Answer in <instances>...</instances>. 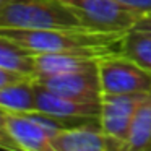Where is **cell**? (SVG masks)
Masks as SVG:
<instances>
[{"mask_svg":"<svg viewBox=\"0 0 151 151\" xmlns=\"http://www.w3.org/2000/svg\"><path fill=\"white\" fill-rule=\"evenodd\" d=\"M125 33L93 29H20L0 28V36H7L36 54H85L104 57L119 54V44Z\"/></svg>","mask_w":151,"mask_h":151,"instance_id":"obj_1","label":"cell"},{"mask_svg":"<svg viewBox=\"0 0 151 151\" xmlns=\"http://www.w3.org/2000/svg\"><path fill=\"white\" fill-rule=\"evenodd\" d=\"M0 28L88 29L62 0H0Z\"/></svg>","mask_w":151,"mask_h":151,"instance_id":"obj_2","label":"cell"},{"mask_svg":"<svg viewBox=\"0 0 151 151\" xmlns=\"http://www.w3.org/2000/svg\"><path fill=\"white\" fill-rule=\"evenodd\" d=\"M128 151H151V93L135 114L128 138Z\"/></svg>","mask_w":151,"mask_h":151,"instance_id":"obj_14","label":"cell"},{"mask_svg":"<svg viewBox=\"0 0 151 151\" xmlns=\"http://www.w3.org/2000/svg\"><path fill=\"white\" fill-rule=\"evenodd\" d=\"M0 68L36 78V52L7 36H0Z\"/></svg>","mask_w":151,"mask_h":151,"instance_id":"obj_11","label":"cell"},{"mask_svg":"<svg viewBox=\"0 0 151 151\" xmlns=\"http://www.w3.org/2000/svg\"><path fill=\"white\" fill-rule=\"evenodd\" d=\"M133 29L143 31V33H146V34H150V36H151V12L141 15L140 20L137 21V24L133 26Z\"/></svg>","mask_w":151,"mask_h":151,"instance_id":"obj_17","label":"cell"},{"mask_svg":"<svg viewBox=\"0 0 151 151\" xmlns=\"http://www.w3.org/2000/svg\"><path fill=\"white\" fill-rule=\"evenodd\" d=\"M28 78H31V76L24 75V73H20V72H15V70L0 68V88H5V86L24 81V80H28Z\"/></svg>","mask_w":151,"mask_h":151,"instance_id":"obj_15","label":"cell"},{"mask_svg":"<svg viewBox=\"0 0 151 151\" xmlns=\"http://www.w3.org/2000/svg\"><path fill=\"white\" fill-rule=\"evenodd\" d=\"M0 145L10 151H52L54 135L26 112H10L0 109Z\"/></svg>","mask_w":151,"mask_h":151,"instance_id":"obj_4","label":"cell"},{"mask_svg":"<svg viewBox=\"0 0 151 151\" xmlns=\"http://www.w3.org/2000/svg\"><path fill=\"white\" fill-rule=\"evenodd\" d=\"M102 94L151 93V72L122 54H109L98 62Z\"/></svg>","mask_w":151,"mask_h":151,"instance_id":"obj_5","label":"cell"},{"mask_svg":"<svg viewBox=\"0 0 151 151\" xmlns=\"http://www.w3.org/2000/svg\"><path fill=\"white\" fill-rule=\"evenodd\" d=\"M150 93L102 94L101 127L106 133L128 145L135 114Z\"/></svg>","mask_w":151,"mask_h":151,"instance_id":"obj_6","label":"cell"},{"mask_svg":"<svg viewBox=\"0 0 151 151\" xmlns=\"http://www.w3.org/2000/svg\"><path fill=\"white\" fill-rule=\"evenodd\" d=\"M34 80L39 85H42L44 88H47L49 91L57 93L60 96L73 98L78 99V101L102 102V88H101L98 63L89 67V68L80 70V72L47 75Z\"/></svg>","mask_w":151,"mask_h":151,"instance_id":"obj_7","label":"cell"},{"mask_svg":"<svg viewBox=\"0 0 151 151\" xmlns=\"http://www.w3.org/2000/svg\"><path fill=\"white\" fill-rule=\"evenodd\" d=\"M52 151H128V145L102 128L76 127L62 130L50 141Z\"/></svg>","mask_w":151,"mask_h":151,"instance_id":"obj_8","label":"cell"},{"mask_svg":"<svg viewBox=\"0 0 151 151\" xmlns=\"http://www.w3.org/2000/svg\"><path fill=\"white\" fill-rule=\"evenodd\" d=\"M0 109L10 112H37L36 81L28 78L24 81L0 88Z\"/></svg>","mask_w":151,"mask_h":151,"instance_id":"obj_12","label":"cell"},{"mask_svg":"<svg viewBox=\"0 0 151 151\" xmlns=\"http://www.w3.org/2000/svg\"><path fill=\"white\" fill-rule=\"evenodd\" d=\"M36 101H37V111L39 112H46V114H52V115H63V117L101 119L102 102L78 101V99H73V98L60 96L57 93L49 91L37 81H36Z\"/></svg>","mask_w":151,"mask_h":151,"instance_id":"obj_9","label":"cell"},{"mask_svg":"<svg viewBox=\"0 0 151 151\" xmlns=\"http://www.w3.org/2000/svg\"><path fill=\"white\" fill-rule=\"evenodd\" d=\"M119 54L140 63L151 72V36L143 31L130 29L124 34L119 44Z\"/></svg>","mask_w":151,"mask_h":151,"instance_id":"obj_13","label":"cell"},{"mask_svg":"<svg viewBox=\"0 0 151 151\" xmlns=\"http://www.w3.org/2000/svg\"><path fill=\"white\" fill-rule=\"evenodd\" d=\"M115 2L138 12V13H148V12H151V0H115Z\"/></svg>","mask_w":151,"mask_h":151,"instance_id":"obj_16","label":"cell"},{"mask_svg":"<svg viewBox=\"0 0 151 151\" xmlns=\"http://www.w3.org/2000/svg\"><path fill=\"white\" fill-rule=\"evenodd\" d=\"M99 59L85 55V54H57V52L36 54V78L47 75L80 72V70L96 65Z\"/></svg>","mask_w":151,"mask_h":151,"instance_id":"obj_10","label":"cell"},{"mask_svg":"<svg viewBox=\"0 0 151 151\" xmlns=\"http://www.w3.org/2000/svg\"><path fill=\"white\" fill-rule=\"evenodd\" d=\"M88 29L127 33L133 29L143 13L115 0H62Z\"/></svg>","mask_w":151,"mask_h":151,"instance_id":"obj_3","label":"cell"}]
</instances>
